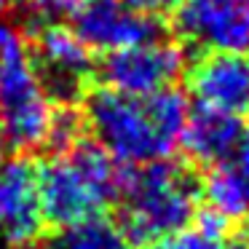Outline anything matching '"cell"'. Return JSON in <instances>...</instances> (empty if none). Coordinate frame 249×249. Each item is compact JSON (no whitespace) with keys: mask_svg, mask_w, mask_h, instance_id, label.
I'll list each match as a JSON object with an SVG mask.
<instances>
[{"mask_svg":"<svg viewBox=\"0 0 249 249\" xmlns=\"http://www.w3.org/2000/svg\"><path fill=\"white\" fill-rule=\"evenodd\" d=\"M190 105L182 91L161 89L150 97H129L102 89L86 102V124L97 145L121 166H142L169 158L182 137Z\"/></svg>","mask_w":249,"mask_h":249,"instance_id":"obj_1","label":"cell"},{"mask_svg":"<svg viewBox=\"0 0 249 249\" xmlns=\"http://www.w3.org/2000/svg\"><path fill=\"white\" fill-rule=\"evenodd\" d=\"M121 231L131 244H150L182 231L198 212L201 188L185 163L153 161L124 172Z\"/></svg>","mask_w":249,"mask_h":249,"instance_id":"obj_2","label":"cell"},{"mask_svg":"<svg viewBox=\"0 0 249 249\" xmlns=\"http://www.w3.org/2000/svg\"><path fill=\"white\" fill-rule=\"evenodd\" d=\"M124 169L97 142H75L38 169V198L43 220L70 225L83 217L102 214L118 198Z\"/></svg>","mask_w":249,"mask_h":249,"instance_id":"obj_3","label":"cell"},{"mask_svg":"<svg viewBox=\"0 0 249 249\" xmlns=\"http://www.w3.org/2000/svg\"><path fill=\"white\" fill-rule=\"evenodd\" d=\"M54 113L22 33L0 24V140L24 153L38 150L49 145Z\"/></svg>","mask_w":249,"mask_h":249,"instance_id":"obj_4","label":"cell"},{"mask_svg":"<svg viewBox=\"0 0 249 249\" xmlns=\"http://www.w3.org/2000/svg\"><path fill=\"white\" fill-rule=\"evenodd\" d=\"M182 67V49L158 35L153 40H142V43L110 51L102 62L99 75L110 91L129 94V97H150V94L172 86L179 78Z\"/></svg>","mask_w":249,"mask_h":249,"instance_id":"obj_5","label":"cell"},{"mask_svg":"<svg viewBox=\"0 0 249 249\" xmlns=\"http://www.w3.org/2000/svg\"><path fill=\"white\" fill-rule=\"evenodd\" d=\"M35 72L51 99L78 97L91 75V49L65 24H49L38 30L35 40Z\"/></svg>","mask_w":249,"mask_h":249,"instance_id":"obj_6","label":"cell"},{"mask_svg":"<svg viewBox=\"0 0 249 249\" xmlns=\"http://www.w3.org/2000/svg\"><path fill=\"white\" fill-rule=\"evenodd\" d=\"M75 35L91 51H118L161 35L156 17L131 8L126 0H81L72 14Z\"/></svg>","mask_w":249,"mask_h":249,"instance_id":"obj_7","label":"cell"},{"mask_svg":"<svg viewBox=\"0 0 249 249\" xmlns=\"http://www.w3.org/2000/svg\"><path fill=\"white\" fill-rule=\"evenodd\" d=\"M174 30L204 51H249V19L238 0H179Z\"/></svg>","mask_w":249,"mask_h":249,"instance_id":"obj_8","label":"cell"},{"mask_svg":"<svg viewBox=\"0 0 249 249\" xmlns=\"http://www.w3.org/2000/svg\"><path fill=\"white\" fill-rule=\"evenodd\" d=\"M188 86L201 107L249 115V51H206L190 67Z\"/></svg>","mask_w":249,"mask_h":249,"instance_id":"obj_9","label":"cell"},{"mask_svg":"<svg viewBox=\"0 0 249 249\" xmlns=\"http://www.w3.org/2000/svg\"><path fill=\"white\" fill-rule=\"evenodd\" d=\"M43 225L38 198V169L27 158L0 163V236L14 244L33 241Z\"/></svg>","mask_w":249,"mask_h":249,"instance_id":"obj_10","label":"cell"},{"mask_svg":"<svg viewBox=\"0 0 249 249\" xmlns=\"http://www.w3.org/2000/svg\"><path fill=\"white\" fill-rule=\"evenodd\" d=\"M241 140V118H233V115L212 107H201V105L188 113L182 137H179L185 153L196 163H206V166H214V163L225 161L228 156H233Z\"/></svg>","mask_w":249,"mask_h":249,"instance_id":"obj_11","label":"cell"},{"mask_svg":"<svg viewBox=\"0 0 249 249\" xmlns=\"http://www.w3.org/2000/svg\"><path fill=\"white\" fill-rule=\"evenodd\" d=\"M212 214L222 220H241L249 214V150H236L214 163L201 188Z\"/></svg>","mask_w":249,"mask_h":249,"instance_id":"obj_12","label":"cell"},{"mask_svg":"<svg viewBox=\"0 0 249 249\" xmlns=\"http://www.w3.org/2000/svg\"><path fill=\"white\" fill-rule=\"evenodd\" d=\"M54 249H131V241L118 222L102 214H91L62 228Z\"/></svg>","mask_w":249,"mask_h":249,"instance_id":"obj_13","label":"cell"},{"mask_svg":"<svg viewBox=\"0 0 249 249\" xmlns=\"http://www.w3.org/2000/svg\"><path fill=\"white\" fill-rule=\"evenodd\" d=\"M225 231H228V220H222V217L212 214L206 209L193 231L182 228L172 236L145 244V249H225Z\"/></svg>","mask_w":249,"mask_h":249,"instance_id":"obj_14","label":"cell"},{"mask_svg":"<svg viewBox=\"0 0 249 249\" xmlns=\"http://www.w3.org/2000/svg\"><path fill=\"white\" fill-rule=\"evenodd\" d=\"M81 0H19L22 17L30 27H49L59 24L62 19H70L75 14Z\"/></svg>","mask_w":249,"mask_h":249,"instance_id":"obj_15","label":"cell"},{"mask_svg":"<svg viewBox=\"0 0 249 249\" xmlns=\"http://www.w3.org/2000/svg\"><path fill=\"white\" fill-rule=\"evenodd\" d=\"M81 131H83V118L75 110H70V107L56 110L54 121H51L49 145L59 147V150H67V147H72L75 142H81Z\"/></svg>","mask_w":249,"mask_h":249,"instance_id":"obj_16","label":"cell"},{"mask_svg":"<svg viewBox=\"0 0 249 249\" xmlns=\"http://www.w3.org/2000/svg\"><path fill=\"white\" fill-rule=\"evenodd\" d=\"M131 8L147 14V17H156V14H166V11H174L179 0H126Z\"/></svg>","mask_w":249,"mask_h":249,"instance_id":"obj_17","label":"cell"},{"mask_svg":"<svg viewBox=\"0 0 249 249\" xmlns=\"http://www.w3.org/2000/svg\"><path fill=\"white\" fill-rule=\"evenodd\" d=\"M11 249H46V247H40V244H35V241H19L17 247H11Z\"/></svg>","mask_w":249,"mask_h":249,"instance_id":"obj_18","label":"cell"},{"mask_svg":"<svg viewBox=\"0 0 249 249\" xmlns=\"http://www.w3.org/2000/svg\"><path fill=\"white\" fill-rule=\"evenodd\" d=\"M14 3H17V0H0V17H3V14H6Z\"/></svg>","mask_w":249,"mask_h":249,"instance_id":"obj_19","label":"cell"},{"mask_svg":"<svg viewBox=\"0 0 249 249\" xmlns=\"http://www.w3.org/2000/svg\"><path fill=\"white\" fill-rule=\"evenodd\" d=\"M238 6H241V11L247 14V19H249V0H238Z\"/></svg>","mask_w":249,"mask_h":249,"instance_id":"obj_20","label":"cell"},{"mask_svg":"<svg viewBox=\"0 0 249 249\" xmlns=\"http://www.w3.org/2000/svg\"><path fill=\"white\" fill-rule=\"evenodd\" d=\"M3 161H6V142L0 140V163H3Z\"/></svg>","mask_w":249,"mask_h":249,"instance_id":"obj_21","label":"cell"},{"mask_svg":"<svg viewBox=\"0 0 249 249\" xmlns=\"http://www.w3.org/2000/svg\"><path fill=\"white\" fill-rule=\"evenodd\" d=\"M244 247L249 249V222H247V231H244Z\"/></svg>","mask_w":249,"mask_h":249,"instance_id":"obj_22","label":"cell"},{"mask_svg":"<svg viewBox=\"0 0 249 249\" xmlns=\"http://www.w3.org/2000/svg\"><path fill=\"white\" fill-rule=\"evenodd\" d=\"M244 140H247V150H249V124H247V129H244Z\"/></svg>","mask_w":249,"mask_h":249,"instance_id":"obj_23","label":"cell"}]
</instances>
